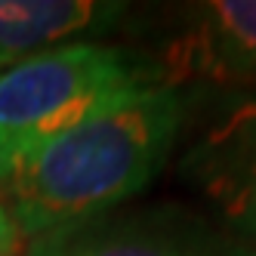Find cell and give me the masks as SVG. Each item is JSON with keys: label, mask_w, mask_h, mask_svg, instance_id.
<instances>
[{"label": "cell", "mask_w": 256, "mask_h": 256, "mask_svg": "<svg viewBox=\"0 0 256 256\" xmlns=\"http://www.w3.org/2000/svg\"><path fill=\"white\" fill-rule=\"evenodd\" d=\"M182 126L173 86H133L90 112L65 133L31 145L0 179L22 234L114 210L164 167Z\"/></svg>", "instance_id": "cell-1"}, {"label": "cell", "mask_w": 256, "mask_h": 256, "mask_svg": "<svg viewBox=\"0 0 256 256\" xmlns=\"http://www.w3.org/2000/svg\"><path fill=\"white\" fill-rule=\"evenodd\" d=\"M22 256H256V244L182 207H148L52 226Z\"/></svg>", "instance_id": "cell-3"}, {"label": "cell", "mask_w": 256, "mask_h": 256, "mask_svg": "<svg viewBox=\"0 0 256 256\" xmlns=\"http://www.w3.org/2000/svg\"><path fill=\"white\" fill-rule=\"evenodd\" d=\"M182 74L222 84H256V0H213L200 6L198 31L179 46Z\"/></svg>", "instance_id": "cell-5"}, {"label": "cell", "mask_w": 256, "mask_h": 256, "mask_svg": "<svg viewBox=\"0 0 256 256\" xmlns=\"http://www.w3.org/2000/svg\"><path fill=\"white\" fill-rule=\"evenodd\" d=\"M0 200H4V198H0Z\"/></svg>", "instance_id": "cell-8"}, {"label": "cell", "mask_w": 256, "mask_h": 256, "mask_svg": "<svg viewBox=\"0 0 256 256\" xmlns=\"http://www.w3.org/2000/svg\"><path fill=\"white\" fill-rule=\"evenodd\" d=\"M114 16V4L93 0H0V68L40 56L46 46L99 28Z\"/></svg>", "instance_id": "cell-6"}, {"label": "cell", "mask_w": 256, "mask_h": 256, "mask_svg": "<svg viewBox=\"0 0 256 256\" xmlns=\"http://www.w3.org/2000/svg\"><path fill=\"white\" fill-rule=\"evenodd\" d=\"M188 167L226 216V228L256 244V102L216 124L188 154Z\"/></svg>", "instance_id": "cell-4"}, {"label": "cell", "mask_w": 256, "mask_h": 256, "mask_svg": "<svg viewBox=\"0 0 256 256\" xmlns=\"http://www.w3.org/2000/svg\"><path fill=\"white\" fill-rule=\"evenodd\" d=\"M22 244H25V234L19 219H16L10 204L0 200V256H22Z\"/></svg>", "instance_id": "cell-7"}, {"label": "cell", "mask_w": 256, "mask_h": 256, "mask_svg": "<svg viewBox=\"0 0 256 256\" xmlns=\"http://www.w3.org/2000/svg\"><path fill=\"white\" fill-rule=\"evenodd\" d=\"M145 84L126 52L68 44L0 68V179L31 145L65 133L124 90Z\"/></svg>", "instance_id": "cell-2"}]
</instances>
